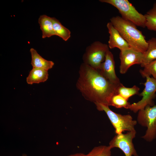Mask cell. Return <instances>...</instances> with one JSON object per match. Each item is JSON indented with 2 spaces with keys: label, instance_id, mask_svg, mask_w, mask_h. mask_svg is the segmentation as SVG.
Masks as SVG:
<instances>
[{
  "label": "cell",
  "instance_id": "1",
  "mask_svg": "<svg viewBox=\"0 0 156 156\" xmlns=\"http://www.w3.org/2000/svg\"><path fill=\"white\" fill-rule=\"evenodd\" d=\"M79 74L77 86L84 97L95 104L109 106L110 100L113 95L117 94L119 85L112 83L98 70L84 63L81 66Z\"/></svg>",
  "mask_w": 156,
  "mask_h": 156
},
{
  "label": "cell",
  "instance_id": "2",
  "mask_svg": "<svg viewBox=\"0 0 156 156\" xmlns=\"http://www.w3.org/2000/svg\"><path fill=\"white\" fill-rule=\"evenodd\" d=\"M110 21L131 48L143 53L145 52L148 46L147 41L135 25L119 16L112 17Z\"/></svg>",
  "mask_w": 156,
  "mask_h": 156
},
{
  "label": "cell",
  "instance_id": "3",
  "mask_svg": "<svg viewBox=\"0 0 156 156\" xmlns=\"http://www.w3.org/2000/svg\"><path fill=\"white\" fill-rule=\"evenodd\" d=\"M100 1L110 4L116 8L124 19L136 26L146 27V18L127 0H100Z\"/></svg>",
  "mask_w": 156,
  "mask_h": 156
},
{
  "label": "cell",
  "instance_id": "4",
  "mask_svg": "<svg viewBox=\"0 0 156 156\" xmlns=\"http://www.w3.org/2000/svg\"><path fill=\"white\" fill-rule=\"evenodd\" d=\"M95 105L98 110L103 111L105 113L117 134L122 133L124 131H130L135 130V127L137 122L133 120L131 115H123L115 113L108 105L99 103Z\"/></svg>",
  "mask_w": 156,
  "mask_h": 156
},
{
  "label": "cell",
  "instance_id": "5",
  "mask_svg": "<svg viewBox=\"0 0 156 156\" xmlns=\"http://www.w3.org/2000/svg\"><path fill=\"white\" fill-rule=\"evenodd\" d=\"M137 122L147 130L142 137L146 141L150 142L156 138V105H147L138 111Z\"/></svg>",
  "mask_w": 156,
  "mask_h": 156
},
{
  "label": "cell",
  "instance_id": "6",
  "mask_svg": "<svg viewBox=\"0 0 156 156\" xmlns=\"http://www.w3.org/2000/svg\"><path fill=\"white\" fill-rule=\"evenodd\" d=\"M108 45L100 42H94L88 47L83 55L84 63L99 70L105 61L107 52L109 51Z\"/></svg>",
  "mask_w": 156,
  "mask_h": 156
},
{
  "label": "cell",
  "instance_id": "7",
  "mask_svg": "<svg viewBox=\"0 0 156 156\" xmlns=\"http://www.w3.org/2000/svg\"><path fill=\"white\" fill-rule=\"evenodd\" d=\"M146 81L144 83V88L140 95L142 99L138 102L131 104L129 109L134 113L144 109L147 105H154L153 99L156 96V79L150 76H147Z\"/></svg>",
  "mask_w": 156,
  "mask_h": 156
},
{
  "label": "cell",
  "instance_id": "8",
  "mask_svg": "<svg viewBox=\"0 0 156 156\" xmlns=\"http://www.w3.org/2000/svg\"><path fill=\"white\" fill-rule=\"evenodd\" d=\"M136 133L135 130L128 131L125 134H117L110 141L109 146L112 149H120L125 156H138L133 143Z\"/></svg>",
  "mask_w": 156,
  "mask_h": 156
},
{
  "label": "cell",
  "instance_id": "9",
  "mask_svg": "<svg viewBox=\"0 0 156 156\" xmlns=\"http://www.w3.org/2000/svg\"><path fill=\"white\" fill-rule=\"evenodd\" d=\"M143 53L130 48L120 51L119 55L120 64V72L122 74L125 73L132 65L141 64L142 63Z\"/></svg>",
  "mask_w": 156,
  "mask_h": 156
},
{
  "label": "cell",
  "instance_id": "10",
  "mask_svg": "<svg viewBox=\"0 0 156 156\" xmlns=\"http://www.w3.org/2000/svg\"><path fill=\"white\" fill-rule=\"evenodd\" d=\"M115 64L113 55L109 51L106 53L104 61L98 70L101 75L112 83L118 85L121 83L115 71Z\"/></svg>",
  "mask_w": 156,
  "mask_h": 156
},
{
  "label": "cell",
  "instance_id": "11",
  "mask_svg": "<svg viewBox=\"0 0 156 156\" xmlns=\"http://www.w3.org/2000/svg\"><path fill=\"white\" fill-rule=\"evenodd\" d=\"M107 27L109 34L108 45L109 48H117L121 51L130 48L127 42L111 22L108 23Z\"/></svg>",
  "mask_w": 156,
  "mask_h": 156
},
{
  "label": "cell",
  "instance_id": "12",
  "mask_svg": "<svg viewBox=\"0 0 156 156\" xmlns=\"http://www.w3.org/2000/svg\"><path fill=\"white\" fill-rule=\"evenodd\" d=\"M31 60V64L33 68H40L47 70L52 68L54 65V62L44 59L33 48L30 49Z\"/></svg>",
  "mask_w": 156,
  "mask_h": 156
},
{
  "label": "cell",
  "instance_id": "13",
  "mask_svg": "<svg viewBox=\"0 0 156 156\" xmlns=\"http://www.w3.org/2000/svg\"><path fill=\"white\" fill-rule=\"evenodd\" d=\"M48 71L41 68H33L26 78L27 83L32 85L46 81L49 76Z\"/></svg>",
  "mask_w": 156,
  "mask_h": 156
},
{
  "label": "cell",
  "instance_id": "14",
  "mask_svg": "<svg viewBox=\"0 0 156 156\" xmlns=\"http://www.w3.org/2000/svg\"><path fill=\"white\" fill-rule=\"evenodd\" d=\"M38 23L42 32V38H49L55 35L53 28L52 17L45 15H41L38 18Z\"/></svg>",
  "mask_w": 156,
  "mask_h": 156
},
{
  "label": "cell",
  "instance_id": "15",
  "mask_svg": "<svg viewBox=\"0 0 156 156\" xmlns=\"http://www.w3.org/2000/svg\"><path fill=\"white\" fill-rule=\"evenodd\" d=\"M147 42V48L143 53L142 62L140 64L143 67L156 60V38H152Z\"/></svg>",
  "mask_w": 156,
  "mask_h": 156
},
{
  "label": "cell",
  "instance_id": "16",
  "mask_svg": "<svg viewBox=\"0 0 156 156\" xmlns=\"http://www.w3.org/2000/svg\"><path fill=\"white\" fill-rule=\"evenodd\" d=\"M53 27L55 35L67 41L70 37L71 32L68 29L63 25L60 22L54 17H52Z\"/></svg>",
  "mask_w": 156,
  "mask_h": 156
},
{
  "label": "cell",
  "instance_id": "17",
  "mask_svg": "<svg viewBox=\"0 0 156 156\" xmlns=\"http://www.w3.org/2000/svg\"><path fill=\"white\" fill-rule=\"evenodd\" d=\"M144 15L146 18V27L150 30L156 31V3Z\"/></svg>",
  "mask_w": 156,
  "mask_h": 156
},
{
  "label": "cell",
  "instance_id": "18",
  "mask_svg": "<svg viewBox=\"0 0 156 156\" xmlns=\"http://www.w3.org/2000/svg\"><path fill=\"white\" fill-rule=\"evenodd\" d=\"M139 90L140 88L136 86L131 88H127L121 83L117 88V93L128 100L131 96L139 94Z\"/></svg>",
  "mask_w": 156,
  "mask_h": 156
},
{
  "label": "cell",
  "instance_id": "19",
  "mask_svg": "<svg viewBox=\"0 0 156 156\" xmlns=\"http://www.w3.org/2000/svg\"><path fill=\"white\" fill-rule=\"evenodd\" d=\"M130 105L127 100L117 94L111 97L109 103V106H112L118 108H124L129 109Z\"/></svg>",
  "mask_w": 156,
  "mask_h": 156
},
{
  "label": "cell",
  "instance_id": "20",
  "mask_svg": "<svg viewBox=\"0 0 156 156\" xmlns=\"http://www.w3.org/2000/svg\"><path fill=\"white\" fill-rule=\"evenodd\" d=\"M111 149L109 146L100 145L94 147L86 155L87 156H112Z\"/></svg>",
  "mask_w": 156,
  "mask_h": 156
},
{
  "label": "cell",
  "instance_id": "21",
  "mask_svg": "<svg viewBox=\"0 0 156 156\" xmlns=\"http://www.w3.org/2000/svg\"><path fill=\"white\" fill-rule=\"evenodd\" d=\"M143 70L140 71L141 75L144 77L152 75L156 79V60H155L144 67Z\"/></svg>",
  "mask_w": 156,
  "mask_h": 156
},
{
  "label": "cell",
  "instance_id": "22",
  "mask_svg": "<svg viewBox=\"0 0 156 156\" xmlns=\"http://www.w3.org/2000/svg\"><path fill=\"white\" fill-rule=\"evenodd\" d=\"M66 156H87L86 154L82 153H77L68 155Z\"/></svg>",
  "mask_w": 156,
  "mask_h": 156
},
{
  "label": "cell",
  "instance_id": "23",
  "mask_svg": "<svg viewBox=\"0 0 156 156\" xmlns=\"http://www.w3.org/2000/svg\"><path fill=\"white\" fill-rule=\"evenodd\" d=\"M22 156H27V155L25 154H23L22 155Z\"/></svg>",
  "mask_w": 156,
  "mask_h": 156
}]
</instances>
